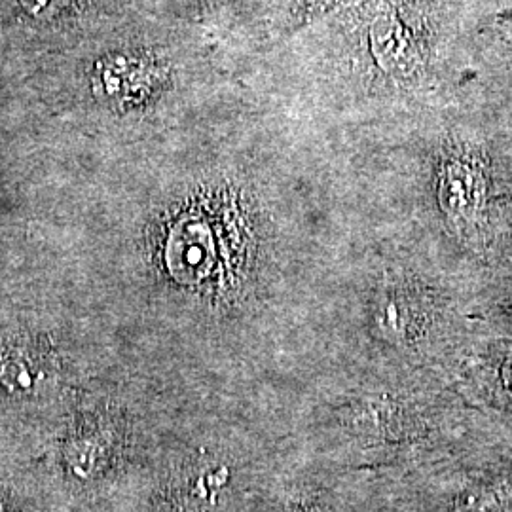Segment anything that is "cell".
<instances>
[{"mask_svg": "<svg viewBox=\"0 0 512 512\" xmlns=\"http://www.w3.org/2000/svg\"><path fill=\"white\" fill-rule=\"evenodd\" d=\"M456 512H501V499L492 488H471L459 497Z\"/></svg>", "mask_w": 512, "mask_h": 512, "instance_id": "277c9868", "label": "cell"}, {"mask_svg": "<svg viewBox=\"0 0 512 512\" xmlns=\"http://www.w3.org/2000/svg\"><path fill=\"white\" fill-rule=\"evenodd\" d=\"M0 512H63L38 459L0 444Z\"/></svg>", "mask_w": 512, "mask_h": 512, "instance_id": "3957f363", "label": "cell"}, {"mask_svg": "<svg viewBox=\"0 0 512 512\" xmlns=\"http://www.w3.org/2000/svg\"><path fill=\"white\" fill-rule=\"evenodd\" d=\"M203 391L126 365L93 378L37 458L61 511H107Z\"/></svg>", "mask_w": 512, "mask_h": 512, "instance_id": "6da1fadb", "label": "cell"}, {"mask_svg": "<svg viewBox=\"0 0 512 512\" xmlns=\"http://www.w3.org/2000/svg\"><path fill=\"white\" fill-rule=\"evenodd\" d=\"M256 490L245 403L203 391L105 512H245Z\"/></svg>", "mask_w": 512, "mask_h": 512, "instance_id": "7a4b0ae2", "label": "cell"}]
</instances>
